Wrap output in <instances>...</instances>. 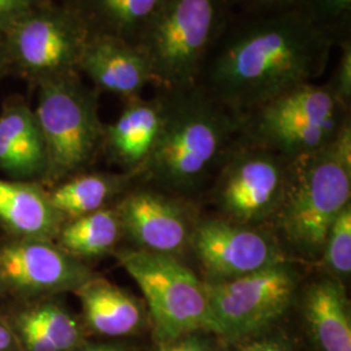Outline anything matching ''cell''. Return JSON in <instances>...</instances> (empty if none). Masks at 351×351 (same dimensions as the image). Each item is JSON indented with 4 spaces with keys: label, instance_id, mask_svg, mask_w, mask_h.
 I'll list each match as a JSON object with an SVG mask.
<instances>
[{
    "label": "cell",
    "instance_id": "8fae6325",
    "mask_svg": "<svg viewBox=\"0 0 351 351\" xmlns=\"http://www.w3.org/2000/svg\"><path fill=\"white\" fill-rule=\"evenodd\" d=\"M190 246L206 276L204 282L246 276L290 261L276 234L263 226H245L223 217L197 221Z\"/></svg>",
    "mask_w": 351,
    "mask_h": 351
},
{
    "label": "cell",
    "instance_id": "6da1fadb",
    "mask_svg": "<svg viewBox=\"0 0 351 351\" xmlns=\"http://www.w3.org/2000/svg\"><path fill=\"white\" fill-rule=\"evenodd\" d=\"M335 39L303 12L232 16L198 85L237 114L326 72Z\"/></svg>",
    "mask_w": 351,
    "mask_h": 351
},
{
    "label": "cell",
    "instance_id": "7a4b0ae2",
    "mask_svg": "<svg viewBox=\"0 0 351 351\" xmlns=\"http://www.w3.org/2000/svg\"><path fill=\"white\" fill-rule=\"evenodd\" d=\"M159 91L165 104L163 129L139 173L159 186L190 193L201 186L239 142L241 116L198 84Z\"/></svg>",
    "mask_w": 351,
    "mask_h": 351
},
{
    "label": "cell",
    "instance_id": "277c9868",
    "mask_svg": "<svg viewBox=\"0 0 351 351\" xmlns=\"http://www.w3.org/2000/svg\"><path fill=\"white\" fill-rule=\"evenodd\" d=\"M232 19L230 0H163L136 46L159 90L198 84L202 68Z\"/></svg>",
    "mask_w": 351,
    "mask_h": 351
},
{
    "label": "cell",
    "instance_id": "d4e9b609",
    "mask_svg": "<svg viewBox=\"0 0 351 351\" xmlns=\"http://www.w3.org/2000/svg\"><path fill=\"white\" fill-rule=\"evenodd\" d=\"M303 12L335 39L336 46L351 39V0H306Z\"/></svg>",
    "mask_w": 351,
    "mask_h": 351
},
{
    "label": "cell",
    "instance_id": "836d02e7",
    "mask_svg": "<svg viewBox=\"0 0 351 351\" xmlns=\"http://www.w3.org/2000/svg\"><path fill=\"white\" fill-rule=\"evenodd\" d=\"M5 293V288H4V281H3V277H1V272H0V297Z\"/></svg>",
    "mask_w": 351,
    "mask_h": 351
},
{
    "label": "cell",
    "instance_id": "603a6c76",
    "mask_svg": "<svg viewBox=\"0 0 351 351\" xmlns=\"http://www.w3.org/2000/svg\"><path fill=\"white\" fill-rule=\"evenodd\" d=\"M121 239L123 228L117 211L106 207L66 220L53 242L71 256L86 263L112 254Z\"/></svg>",
    "mask_w": 351,
    "mask_h": 351
},
{
    "label": "cell",
    "instance_id": "4fadbf2b",
    "mask_svg": "<svg viewBox=\"0 0 351 351\" xmlns=\"http://www.w3.org/2000/svg\"><path fill=\"white\" fill-rule=\"evenodd\" d=\"M123 237L139 250L180 255L190 246L194 230L189 210L163 193L138 189L130 191L116 207Z\"/></svg>",
    "mask_w": 351,
    "mask_h": 351
},
{
    "label": "cell",
    "instance_id": "f1b7e54d",
    "mask_svg": "<svg viewBox=\"0 0 351 351\" xmlns=\"http://www.w3.org/2000/svg\"><path fill=\"white\" fill-rule=\"evenodd\" d=\"M243 14H269L303 10L306 0H230Z\"/></svg>",
    "mask_w": 351,
    "mask_h": 351
},
{
    "label": "cell",
    "instance_id": "e0dca14e",
    "mask_svg": "<svg viewBox=\"0 0 351 351\" xmlns=\"http://www.w3.org/2000/svg\"><path fill=\"white\" fill-rule=\"evenodd\" d=\"M295 302L315 350L351 351L350 301L345 284L322 275L300 287Z\"/></svg>",
    "mask_w": 351,
    "mask_h": 351
},
{
    "label": "cell",
    "instance_id": "d6a6232c",
    "mask_svg": "<svg viewBox=\"0 0 351 351\" xmlns=\"http://www.w3.org/2000/svg\"><path fill=\"white\" fill-rule=\"evenodd\" d=\"M75 351H132L117 343L108 342H88V339Z\"/></svg>",
    "mask_w": 351,
    "mask_h": 351
},
{
    "label": "cell",
    "instance_id": "ac0fdd59",
    "mask_svg": "<svg viewBox=\"0 0 351 351\" xmlns=\"http://www.w3.org/2000/svg\"><path fill=\"white\" fill-rule=\"evenodd\" d=\"M81 323L88 333L108 339L137 336L150 326L146 304L125 289L95 275L75 291Z\"/></svg>",
    "mask_w": 351,
    "mask_h": 351
},
{
    "label": "cell",
    "instance_id": "ba28073f",
    "mask_svg": "<svg viewBox=\"0 0 351 351\" xmlns=\"http://www.w3.org/2000/svg\"><path fill=\"white\" fill-rule=\"evenodd\" d=\"M13 71L34 86L60 75L78 73L90 32L66 4L47 0L21 16L4 33Z\"/></svg>",
    "mask_w": 351,
    "mask_h": 351
},
{
    "label": "cell",
    "instance_id": "4dcf8cb0",
    "mask_svg": "<svg viewBox=\"0 0 351 351\" xmlns=\"http://www.w3.org/2000/svg\"><path fill=\"white\" fill-rule=\"evenodd\" d=\"M0 351H21L19 341L5 315L0 311Z\"/></svg>",
    "mask_w": 351,
    "mask_h": 351
},
{
    "label": "cell",
    "instance_id": "52a82bcc",
    "mask_svg": "<svg viewBox=\"0 0 351 351\" xmlns=\"http://www.w3.org/2000/svg\"><path fill=\"white\" fill-rule=\"evenodd\" d=\"M116 256L143 294L155 343L198 330L217 336L206 284L180 258L139 249Z\"/></svg>",
    "mask_w": 351,
    "mask_h": 351
},
{
    "label": "cell",
    "instance_id": "5bb4252c",
    "mask_svg": "<svg viewBox=\"0 0 351 351\" xmlns=\"http://www.w3.org/2000/svg\"><path fill=\"white\" fill-rule=\"evenodd\" d=\"M99 93H110L129 101L141 97L147 85L154 84L150 65L133 43L121 38L90 34L78 64Z\"/></svg>",
    "mask_w": 351,
    "mask_h": 351
},
{
    "label": "cell",
    "instance_id": "f546056e",
    "mask_svg": "<svg viewBox=\"0 0 351 351\" xmlns=\"http://www.w3.org/2000/svg\"><path fill=\"white\" fill-rule=\"evenodd\" d=\"M47 0H0V33L3 34L16 20Z\"/></svg>",
    "mask_w": 351,
    "mask_h": 351
},
{
    "label": "cell",
    "instance_id": "7402d4cb",
    "mask_svg": "<svg viewBox=\"0 0 351 351\" xmlns=\"http://www.w3.org/2000/svg\"><path fill=\"white\" fill-rule=\"evenodd\" d=\"M130 176L85 171L65 178L47 191L52 206L66 221L110 207L111 201L125 188Z\"/></svg>",
    "mask_w": 351,
    "mask_h": 351
},
{
    "label": "cell",
    "instance_id": "5b68a950",
    "mask_svg": "<svg viewBox=\"0 0 351 351\" xmlns=\"http://www.w3.org/2000/svg\"><path fill=\"white\" fill-rule=\"evenodd\" d=\"M349 123V106L329 85L308 82L241 114L239 141L291 160L330 145Z\"/></svg>",
    "mask_w": 351,
    "mask_h": 351
},
{
    "label": "cell",
    "instance_id": "d6986e66",
    "mask_svg": "<svg viewBox=\"0 0 351 351\" xmlns=\"http://www.w3.org/2000/svg\"><path fill=\"white\" fill-rule=\"evenodd\" d=\"M46 171V145L34 110L21 98L5 101L0 113V172L11 180L42 182Z\"/></svg>",
    "mask_w": 351,
    "mask_h": 351
},
{
    "label": "cell",
    "instance_id": "cb8c5ba5",
    "mask_svg": "<svg viewBox=\"0 0 351 351\" xmlns=\"http://www.w3.org/2000/svg\"><path fill=\"white\" fill-rule=\"evenodd\" d=\"M323 275L345 284L351 276V203L339 213L326 234L317 261Z\"/></svg>",
    "mask_w": 351,
    "mask_h": 351
},
{
    "label": "cell",
    "instance_id": "9a60e30c",
    "mask_svg": "<svg viewBox=\"0 0 351 351\" xmlns=\"http://www.w3.org/2000/svg\"><path fill=\"white\" fill-rule=\"evenodd\" d=\"M165 104L160 91L151 98L125 101L120 116L103 130V150L128 173H139L163 129Z\"/></svg>",
    "mask_w": 351,
    "mask_h": 351
},
{
    "label": "cell",
    "instance_id": "7c38bea8",
    "mask_svg": "<svg viewBox=\"0 0 351 351\" xmlns=\"http://www.w3.org/2000/svg\"><path fill=\"white\" fill-rule=\"evenodd\" d=\"M0 272L5 293L17 301L75 293L95 276L53 241L12 237L0 239Z\"/></svg>",
    "mask_w": 351,
    "mask_h": 351
},
{
    "label": "cell",
    "instance_id": "44dd1931",
    "mask_svg": "<svg viewBox=\"0 0 351 351\" xmlns=\"http://www.w3.org/2000/svg\"><path fill=\"white\" fill-rule=\"evenodd\" d=\"M163 0H68L90 34L121 38L136 45L151 16Z\"/></svg>",
    "mask_w": 351,
    "mask_h": 351
},
{
    "label": "cell",
    "instance_id": "9c48e42d",
    "mask_svg": "<svg viewBox=\"0 0 351 351\" xmlns=\"http://www.w3.org/2000/svg\"><path fill=\"white\" fill-rule=\"evenodd\" d=\"M204 284L217 337L236 339L276 326L297 300L301 277L289 261L246 276Z\"/></svg>",
    "mask_w": 351,
    "mask_h": 351
},
{
    "label": "cell",
    "instance_id": "484cf974",
    "mask_svg": "<svg viewBox=\"0 0 351 351\" xmlns=\"http://www.w3.org/2000/svg\"><path fill=\"white\" fill-rule=\"evenodd\" d=\"M297 342L280 326L236 339H220L217 351H295Z\"/></svg>",
    "mask_w": 351,
    "mask_h": 351
},
{
    "label": "cell",
    "instance_id": "8992f818",
    "mask_svg": "<svg viewBox=\"0 0 351 351\" xmlns=\"http://www.w3.org/2000/svg\"><path fill=\"white\" fill-rule=\"evenodd\" d=\"M36 117L47 152L45 188L85 172L103 150L104 125L98 91L80 73L46 80L37 86Z\"/></svg>",
    "mask_w": 351,
    "mask_h": 351
},
{
    "label": "cell",
    "instance_id": "4316f807",
    "mask_svg": "<svg viewBox=\"0 0 351 351\" xmlns=\"http://www.w3.org/2000/svg\"><path fill=\"white\" fill-rule=\"evenodd\" d=\"M339 63L330 80L326 82L332 91L350 107L351 101V39L339 43Z\"/></svg>",
    "mask_w": 351,
    "mask_h": 351
},
{
    "label": "cell",
    "instance_id": "3957f363",
    "mask_svg": "<svg viewBox=\"0 0 351 351\" xmlns=\"http://www.w3.org/2000/svg\"><path fill=\"white\" fill-rule=\"evenodd\" d=\"M351 198V125L330 145L289 160L288 181L274 216L285 251L317 263L326 234Z\"/></svg>",
    "mask_w": 351,
    "mask_h": 351
},
{
    "label": "cell",
    "instance_id": "30bf717a",
    "mask_svg": "<svg viewBox=\"0 0 351 351\" xmlns=\"http://www.w3.org/2000/svg\"><path fill=\"white\" fill-rule=\"evenodd\" d=\"M221 165L213 194L220 217L252 226L272 220L284 197L289 159L239 139Z\"/></svg>",
    "mask_w": 351,
    "mask_h": 351
},
{
    "label": "cell",
    "instance_id": "ffe728a7",
    "mask_svg": "<svg viewBox=\"0 0 351 351\" xmlns=\"http://www.w3.org/2000/svg\"><path fill=\"white\" fill-rule=\"evenodd\" d=\"M64 223L40 182L0 178V228L7 237L55 241Z\"/></svg>",
    "mask_w": 351,
    "mask_h": 351
},
{
    "label": "cell",
    "instance_id": "2e32d148",
    "mask_svg": "<svg viewBox=\"0 0 351 351\" xmlns=\"http://www.w3.org/2000/svg\"><path fill=\"white\" fill-rule=\"evenodd\" d=\"M5 315L21 351H75L86 330L58 295L19 301Z\"/></svg>",
    "mask_w": 351,
    "mask_h": 351
},
{
    "label": "cell",
    "instance_id": "1f68e13d",
    "mask_svg": "<svg viewBox=\"0 0 351 351\" xmlns=\"http://www.w3.org/2000/svg\"><path fill=\"white\" fill-rule=\"evenodd\" d=\"M12 71V62H11L7 43H5V38L4 34L0 33V80L10 75Z\"/></svg>",
    "mask_w": 351,
    "mask_h": 351
},
{
    "label": "cell",
    "instance_id": "e575fe53",
    "mask_svg": "<svg viewBox=\"0 0 351 351\" xmlns=\"http://www.w3.org/2000/svg\"><path fill=\"white\" fill-rule=\"evenodd\" d=\"M66 1H68V0H65V1H64V3H66Z\"/></svg>",
    "mask_w": 351,
    "mask_h": 351
},
{
    "label": "cell",
    "instance_id": "83f0119b",
    "mask_svg": "<svg viewBox=\"0 0 351 351\" xmlns=\"http://www.w3.org/2000/svg\"><path fill=\"white\" fill-rule=\"evenodd\" d=\"M219 339L213 333L198 330L171 342L155 343V351H217Z\"/></svg>",
    "mask_w": 351,
    "mask_h": 351
}]
</instances>
